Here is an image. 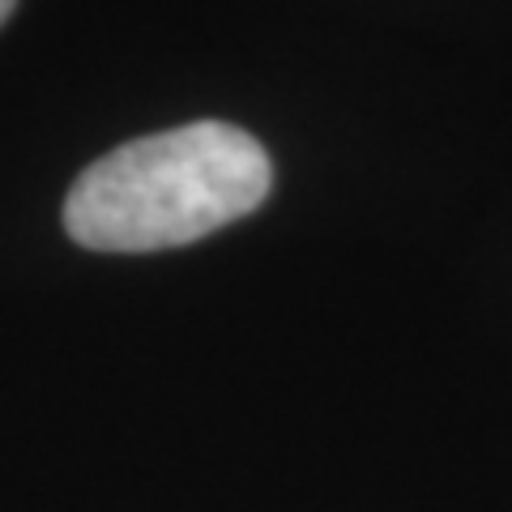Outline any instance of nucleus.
Instances as JSON below:
<instances>
[{
	"label": "nucleus",
	"instance_id": "nucleus-1",
	"mask_svg": "<svg viewBox=\"0 0 512 512\" xmlns=\"http://www.w3.org/2000/svg\"><path fill=\"white\" fill-rule=\"evenodd\" d=\"M274 188L252 133L192 120L124 141L90 163L64 197V231L94 252H163L248 218Z\"/></svg>",
	"mask_w": 512,
	"mask_h": 512
},
{
	"label": "nucleus",
	"instance_id": "nucleus-2",
	"mask_svg": "<svg viewBox=\"0 0 512 512\" xmlns=\"http://www.w3.org/2000/svg\"><path fill=\"white\" fill-rule=\"evenodd\" d=\"M13 5H18V0H0V26H5V18L13 13Z\"/></svg>",
	"mask_w": 512,
	"mask_h": 512
}]
</instances>
